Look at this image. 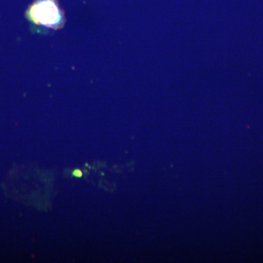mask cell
Masks as SVG:
<instances>
[{
	"label": "cell",
	"instance_id": "obj_1",
	"mask_svg": "<svg viewBox=\"0 0 263 263\" xmlns=\"http://www.w3.org/2000/svg\"><path fill=\"white\" fill-rule=\"evenodd\" d=\"M34 24L48 27H57L62 22L61 10L55 0H37L27 11Z\"/></svg>",
	"mask_w": 263,
	"mask_h": 263
},
{
	"label": "cell",
	"instance_id": "obj_2",
	"mask_svg": "<svg viewBox=\"0 0 263 263\" xmlns=\"http://www.w3.org/2000/svg\"><path fill=\"white\" fill-rule=\"evenodd\" d=\"M73 175L76 176V177H81V176H82V173H81V171H79V170H76V171H74Z\"/></svg>",
	"mask_w": 263,
	"mask_h": 263
}]
</instances>
